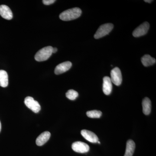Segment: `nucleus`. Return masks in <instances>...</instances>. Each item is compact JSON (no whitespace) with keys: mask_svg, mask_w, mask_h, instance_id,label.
I'll return each mask as SVG.
<instances>
[{"mask_svg":"<svg viewBox=\"0 0 156 156\" xmlns=\"http://www.w3.org/2000/svg\"><path fill=\"white\" fill-rule=\"evenodd\" d=\"M98 142V144H100V142H99V141H98V142Z\"/></svg>","mask_w":156,"mask_h":156,"instance_id":"obj_23","label":"nucleus"},{"mask_svg":"<svg viewBox=\"0 0 156 156\" xmlns=\"http://www.w3.org/2000/svg\"><path fill=\"white\" fill-rule=\"evenodd\" d=\"M111 80L112 83H113L115 85L117 86H120L122 81V73L119 68L115 67L112 70L111 72Z\"/></svg>","mask_w":156,"mask_h":156,"instance_id":"obj_5","label":"nucleus"},{"mask_svg":"<svg viewBox=\"0 0 156 156\" xmlns=\"http://www.w3.org/2000/svg\"><path fill=\"white\" fill-rule=\"evenodd\" d=\"M143 112L145 115L150 114L151 109V103L150 99L147 97H146L142 101Z\"/></svg>","mask_w":156,"mask_h":156,"instance_id":"obj_14","label":"nucleus"},{"mask_svg":"<svg viewBox=\"0 0 156 156\" xmlns=\"http://www.w3.org/2000/svg\"><path fill=\"white\" fill-rule=\"evenodd\" d=\"M57 51V49L56 48H53V50H52V53H56Z\"/></svg>","mask_w":156,"mask_h":156,"instance_id":"obj_20","label":"nucleus"},{"mask_svg":"<svg viewBox=\"0 0 156 156\" xmlns=\"http://www.w3.org/2000/svg\"><path fill=\"white\" fill-rule=\"evenodd\" d=\"M53 47L48 46L39 50L35 56V59L38 62L46 61L52 55Z\"/></svg>","mask_w":156,"mask_h":156,"instance_id":"obj_2","label":"nucleus"},{"mask_svg":"<svg viewBox=\"0 0 156 156\" xmlns=\"http://www.w3.org/2000/svg\"><path fill=\"white\" fill-rule=\"evenodd\" d=\"M0 15L4 19L8 20L13 18V14L11 9L5 5H0Z\"/></svg>","mask_w":156,"mask_h":156,"instance_id":"obj_10","label":"nucleus"},{"mask_svg":"<svg viewBox=\"0 0 156 156\" xmlns=\"http://www.w3.org/2000/svg\"><path fill=\"white\" fill-rule=\"evenodd\" d=\"M50 136L51 134L49 131H45L43 132L37 138L36 141L37 145L39 146L44 145L46 143L48 142V140L50 139Z\"/></svg>","mask_w":156,"mask_h":156,"instance_id":"obj_11","label":"nucleus"},{"mask_svg":"<svg viewBox=\"0 0 156 156\" xmlns=\"http://www.w3.org/2000/svg\"><path fill=\"white\" fill-rule=\"evenodd\" d=\"M141 62L145 67L151 66L156 63L155 58H153L149 55H145L141 58Z\"/></svg>","mask_w":156,"mask_h":156,"instance_id":"obj_16","label":"nucleus"},{"mask_svg":"<svg viewBox=\"0 0 156 156\" xmlns=\"http://www.w3.org/2000/svg\"><path fill=\"white\" fill-rule=\"evenodd\" d=\"M24 104L27 108L36 113L39 112L41 110V105L37 101L34 100L33 97L28 96L26 98Z\"/></svg>","mask_w":156,"mask_h":156,"instance_id":"obj_4","label":"nucleus"},{"mask_svg":"<svg viewBox=\"0 0 156 156\" xmlns=\"http://www.w3.org/2000/svg\"><path fill=\"white\" fill-rule=\"evenodd\" d=\"M135 148V144L132 140H129L126 144V153L124 156H132Z\"/></svg>","mask_w":156,"mask_h":156,"instance_id":"obj_13","label":"nucleus"},{"mask_svg":"<svg viewBox=\"0 0 156 156\" xmlns=\"http://www.w3.org/2000/svg\"><path fill=\"white\" fill-rule=\"evenodd\" d=\"M73 150L80 153H85L89 150V146L85 143L81 141H76L73 143L72 145Z\"/></svg>","mask_w":156,"mask_h":156,"instance_id":"obj_7","label":"nucleus"},{"mask_svg":"<svg viewBox=\"0 0 156 156\" xmlns=\"http://www.w3.org/2000/svg\"><path fill=\"white\" fill-rule=\"evenodd\" d=\"M72 66L71 62L69 61L65 62L58 64L55 68V74L59 75L67 71L71 68Z\"/></svg>","mask_w":156,"mask_h":156,"instance_id":"obj_8","label":"nucleus"},{"mask_svg":"<svg viewBox=\"0 0 156 156\" xmlns=\"http://www.w3.org/2000/svg\"><path fill=\"white\" fill-rule=\"evenodd\" d=\"M112 89V85L110 78L108 76L103 78V91L104 94L109 95L111 93Z\"/></svg>","mask_w":156,"mask_h":156,"instance_id":"obj_12","label":"nucleus"},{"mask_svg":"<svg viewBox=\"0 0 156 156\" xmlns=\"http://www.w3.org/2000/svg\"><path fill=\"white\" fill-rule=\"evenodd\" d=\"M1 129H2V125H1V122H0V132H1Z\"/></svg>","mask_w":156,"mask_h":156,"instance_id":"obj_22","label":"nucleus"},{"mask_svg":"<svg viewBox=\"0 0 156 156\" xmlns=\"http://www.w3.org/2000/svg\"><path fill=\"white\" fill-rule=\"evenodd\" d=\"M66 95V97L70 100H74L78 97L79 94L76 91L73 89H70L67 91Z\"/></svg>","mask_w":156,"mask_h":156,"instance_id":"obj_18","label":"nucleus"},{"mask_svg":"<svg viewBox=\"0 0 156 156\" xmlns=\"http://www.w3.org/2000/svg\"><path fill=\"white\" fill-rule=\"evenodd\" d=\"M55 2H56V1H55V0H43V1L44 4L45 5H51V4Z\"/></svg>","mask_w":156,"mask_h":156,"instance_id":"obj_19","label":"nucleus"},{"mask_svg":"<svg viewBox=\"0 0 156 156\" xmlns=\"http://www.w3.org/2000/svg\"><path fill=\"white\" fill-rule=\"evenodd\" d=\"M87 116L91 118H99L102 115V112L100 111L94 110L89 111L87 112Z\"/></svg>","mask_w":156,"mask_h":156,"instance_id":"obj_17","label":"nucleus"},{"mask_svg":"<svg viewBox=\"0 0 156 156\" xmlns=\"http://www.w3.org/2000/svg\"><path fill=\"white\" fill-rule=\"evenodd\" d=\"M82 11L80 8H75L63 11L59 15V18L63 21H69L77 19L81 16Z\"/></svg>","mask_w":156,"mask_h":156,"instance_id":"obj_1","label":"nucleus"},{"mask_svg":"<svg viewBox=\"0 0 156 156\" xmlns=\"http://www.w3.org/2000/svg\"><path fill=\"white\" fill-rule=\"evenodd\" d=\"M144 2H147L149 3H151V2H152V1H151V0H145L144 1Z\"/></svg>","mask_w":156,"mask_h":156,"instance_id":"obj_21","label":"nucleus"},{"mask_svg":"<svg viewBox=\"0 0 156 156\" xmlns=\"http://www.w3.org/2000/svg\"><path fill=\"white\" fill-rule=\"evenodd\" d=\"M113 27V24L110 23L101 26L94 35V38L96 39H99L108 34Z\"/></svg>","mask_w":156,"mask_h":156,"instance_id":"obj_3","label":"nucleus"},{"mask_svg":"<svg viewBox=\"0 0 156 156\" xmlns=\"http://www.w3.org/2000/svg\"><path fill=\"white\" fill-rule=\"evenodd\" d=\"M9 85V77L7 73L3 70H0V86L2 87H8Z\"/></svg>","mask_w":156,"mask_h":156,"instance_id":"obj_15","label":"nucleus"},{"mask_svg":"<svg viewBox=\"0 0 156 156\" xmlns=\"http://www.w3.org/2000/svg\"><path fill=\"white\" fill-rule=\"evenodd\" d=\"M150 27V24L148 23L145 22L139 26L133 31V36L135 37H141L147 33Z\"/></svg>","mask_w":156,"mask_h":156,"instance_id":"obj_6","label":"nucleus"},{"mask_svg":"<svg viewBox=\"0 0 156 156\" xmlns=\"http://www.w3.org/2000/svg\"><path fill=\"white\" fill-rule=\"evenodd\" d=\"M81 134L85 139L89 142L95 143L98 141V137L92 131L87 130H83L81 131Z\"/></svg>","mask_w":156,"mask_h":156,"instance_id":"obj_9","label":"nucleus"}]
</instances>
